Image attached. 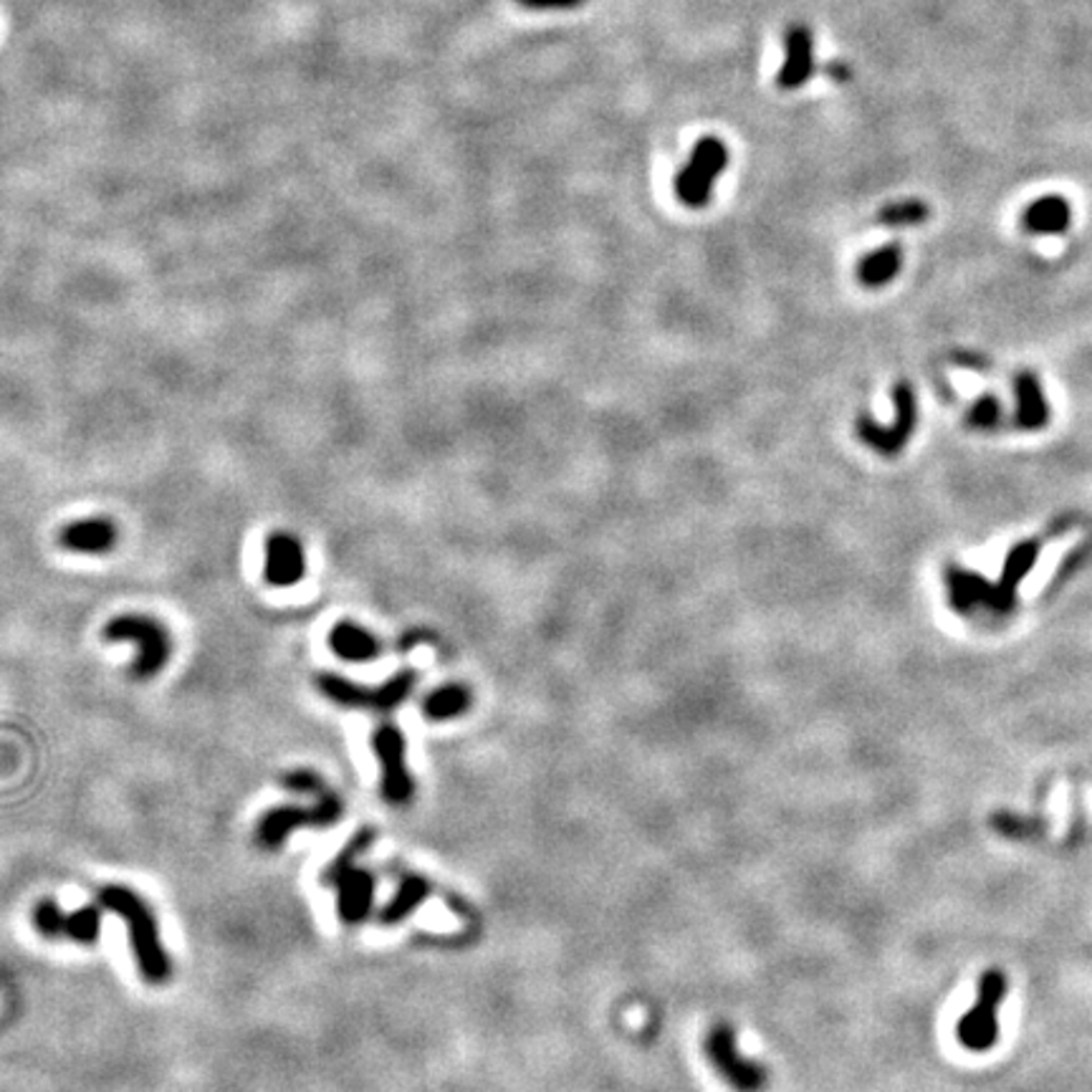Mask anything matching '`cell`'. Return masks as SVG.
Returning <instances> with one entry per match:
<instances>
[{"label": "cell", "instance_id": "obj_9", "mask_svg": "<svg viewBox=\"0 0 1092 1092\" xmlns=\"http://www.w3.org/2000/svg\"><path fill=\"white\" fill-rule=\"evenodd\" d=\"M892 402H896V420H892L890 425L875 423L867 415H860L858 418V436L862 443L887 458L898 456V453L908 445L918 423L916 390L910 387V382L901 380L892 387Z\"/></svg>", "mask_w": 1092, "mask_h": 1092}, {"label": "cell", "instance_id": "obj_27", "mask_svg": "<svg viewBox=\"0 0 1092 1092\" xmlns=\"http://www.w3.org/2000/svg\"><path fill=\"white\" fill-rule=\"evenodd\" d=\"M517 3L529 10H572L580 8L585 0H517Z\"/></svg>", "mask_w": 1092, "mask_h": 1092}, {"label": "cell", "instance_id": "obj_26", "mask_svg": "<svg viewBox=\"0 0 1092 1092\" xmlns=\"http://www.w3.org/2000/svg\"><path fill=\"white\" fill-rule=\"evenodd\" d=\"M284 784H287L291 792L312 794V797H319L321 792L329 790L324 781L316 777L314 772H309V769H296V772H289L287 777H284Z\"/></svg>", "mask_w": 1092, "mask_h": 1092}, {"label": "cell", "instance_id": "obj_3", "mask_svg": "<svg viewBox=\"0 0 1092 1092\" xmlns=\"http://www.w3.org/2000/svg\"><path fill=\"white\" fill-rule=\"evenodd\" d=\"M104 637L109 643L129 640L136 645V657L132 663L134 678H152L170 660V635L158 620L145 617V614H120V617L109 620L107 628H104Z\"/></svg>", "mask_w": 1092, "mask_h": 1092}, {"label": "cell", "instance_id": "obj_23", "mask_svg": "<svg viewBox=\"0 0 1092 1092\" xmlns=\"http://www.w3.org/2000/svg\"><path fill=\"white\" fill-rule=\"evenodd\" d=\"M99 930H102V910L97 905H84V908L66 916V939L77 943H94L99 939Z\"/></svg>", "mask_w": 1092, "mask_h": 1092}, {"label": "cell", "instance_id": "obj_17", "mask_svg": "<svg viewBox=\"0 0 1092 1092\" xmlns=\"http://www.w3.org/2000/svg\"><path fill=\"white\" fill-rule=\"evenodd\" d=\"M1072 210L1063 195H1045L1024 210V231L1040 235H1059L1070 228Z\"/></svg>", "mask_w": 1092, "mask_h": 1092}, {"label": "cell", "instance_id": "obj_13", "mask_svg": "<svg viewBox=\"0 0 1092 1092\" xmlns=\"http://www.w3.org/2000/svg\"><path fill=\"white\" fill-rule=\"evenodd\" d=\"M946 594L948 605L959 614H971L979 607L996 612V585L986 582L982 574L956 567V564L946 567Z\"/></svg>", "mask_w": 1092, "mask_h": 1092}, {"label": "cell", "instance_id": "obj_19", "mask_svg": "<svg viewBox=\"0 0 1092 1092\" xmlns=\"http://www.w3.org/2000/svg\"><path fill=\"white\" fill-rule=\"evenodd\" d=\"M901 266H903L901 246H896V244L883 246V248H878V251L867 253V256L860 260L858 278L862 281V287L880 289V287H885V284H890L892 278L901 273Z\"/></svg>", "mask_w": 1092, "mask_h": 1092}, {"label": "cell", "instance_id": "obj_12", "mask_svg": "<svg viewBox=\"0 0 1092 1092\" xmlns=\"http://www.w3.org/2000/svg\"><path fill=\"white\" fill-rule=\"evenodd\" d=\"M266 582L273 587H294L307 574V554L294 533H271L266 542Z\"/></svg>", "mask_w": 1092, "mask_h": 1092}, {"label": "cell", "instance_id": "obj_20", "mask_svg": "<svg viewBox=\"0 0 1092 1092\" xmlns=\"http://www.w3.org/2000/svg\"><path fill=\"white\" fill-rule=\"evenodd\" d=\"M427 896H430V883H427L425 878H420V875H405L400 887L395 890L393 901L384 905L380 921L384 926H395V923L405 921Z\"/></svg>", "mask_w": 1092, "mask_h": 1092}, {"label": "cell", "instance_id": "obj_6", "mask_svg": "<svg viewBox=\"0 0 1092 1092\" xmlns=\"http://www.w3.org/2000/svg\"><path fill=\"white\" fill-rule=\"evenodd\" d=\"M729 165V147L718 136H700L691 158L675 177V195L682 205L698 210L706 208L713 195V185Z\"/></svg>", "mask_w": 1092, "mask_h": 1092}, {"label": "cell", "instance_id": "obj_10", "mask_svg": "<svg viewBox=\"0 0 1092 1092\" xmlns=\"http://www.w3.org/2000/svg\"><path fill=\"white\" fill-rule=\"evenodd\" d=\"M372 747L382 766V797L395 806L407 804L415 794V781L405 761L407 743L402 731L395 723H380L372 736Z\"/></svg>", "mask_w": 1092, "mask_h": 1092}, {"label": "cell", "instance_id": "obj_1", "mask_svg": "<svg viewBox=\"0 0 1092 1092\" xmlns=\"http://www.w3.org/2000/svg\"><path fill=\"white\" fill-rule=\"evenodd\" d=\"M99 905L120 916L129 926V943H132V953L142 979L150 984H165L170 979L172 964L163 941H160L158 921H154L150 905L124 885L102 887Z\"/></svg>", "mask_w": 1092, "mask_h": 1092}, {"label": "cell", "instance_id": "obj_14", "mask_svg": "<svg viewBox=\"0 0 1092 1092\" xmlns=\"http://www.w3.org/2000/svg\"><path fill=\"white\" fill-rule=\"evenodd\" d=\"M1042 544L1037 539H1027V542L1016 544L1009 551L1007 560H1004L1002 576L996 582V612H1009L1016 602V587L1022 585V580L1034 569V564L1040 560Z\"/></svg>", "mask_w": 1092, "mask_h": 1092}, {"label": "cell", "instance_id": "obj_22", "mask_svg": "<svg viewBox=\"0 0 1092 1092\" xmlns=\"http://www.w3.org/2000/svg\"><path fill=\"white\" fill-rule=\"evenodd\" d=\"M930 208L923 201H896L878 210V223L885 228H910L926 223Z\"/></svg>", "mask_w": 1092, "mask_h": 1092}, {"label": "cell", "instance_id": "obj_5", "mask_svg": "<svg viewBox=\"0 0 1092 1092\" xmlns=\"http://www.w3.org/2000/svg\"><path fill=\"white\" fill-rule=\"evenodd\" d=\"M415 680H418V675H415L413 670H402V673H397L395 678L382 682V686L364 688V686H357V682L341 678V675L324 673L319 678V691L324 693L329 700H334V704L344 706V709H368V711L390 713L410 698V693H413V688H415Z\"/></svg>", "mask_w": 1092, "mask_h": 1092}, {"label": "cell", "instance_id": "obj_15", "mask_svg": "<svg viewBox=\"0 0 1092 1092\" xmlns=\"http://www.w3.org/2000/svg\"><path fill=\"white\" fill-rule=\"evenodd\" d=\"M59 542L74 554H107L117 544V526L111 519L71 521L59 533Z\"/></svg>", "mask_w": 1092, "mask_h": 1092}, {"label": "cell", "instance_id": "obj_16", "mask_svg": "<svg viewBox=\"0 0 1092 1092\" xmlns=\"http://www.w3.org/2000/svg\"><path fill=\"white\" fill-rule=\"evenodd\" d=\"M1016 393V425L1022 430H1042L1050 420V407H1047L1045 393H1042L1040 380L1032 372H1020L1014 377Z\"/></svg>", "mask_w": 1092, "mask_h": 1092}, {"label": "cell", "instance_id": "obj_2", "mask_svg": "<svg viewBox=\"0 0 1092 1092\" xmlns=\"http://www.w3.org/2000/svg\"><path fill=\"white\" fill-rule=\"evenodd\" d=\"M375 840L372 830H362L357 837H352L350 845L339 853V858L327 867L324 880L337 885V910L339 918L350 926L362 923L370 916L372 903H375V878L364 867L355 865V858L362 853L370 842Z\"/></svg>", "mask_w": 1092, "mask_h": 1092}, {"label": "cell", "instance_id": "obj_11", "mask_svg": "<svg viewBox=\"0 0 1092 1092\" xmlns=\"http://www.w3.org/2000/svg\"><path fill=\"white\" fill-rule=\"evenodd\" d=\"M815 74V36L804 23H794L784 34V64L777 74V86L784 91L802 89Z\"/></svg>", "mask_w": 1092, "mask_h": 1092}, {"label": "cell", "instance_id": "obj_21", "mask_svg": "<svg viewBox=\"0 0 1092 1092\" xmlns=\"http://www.w3.org/2000/svg\"><path fill=\"white\" fill-rule=\"evenodd\" d=\"M470 709V691L461 682H448L440 686L433 693H427L423 700V713L430 721H450V718L463 716Z\"/></svg>", "mask_w": 1092, "mask_h": 1092}, {"label": "cell", "instance_id": "obj_4", "mask_svg": "<svg viewBox=\"0 0 1092 1092\" xmlns=\"http://www.w3.org/2000/svg\"><path fill=\"white\" fill-rule=\"evenodd\" d=\"M1007 976L1002 969H989L979 984L976 1004L961 1016L956 1037L969 1052H986L999 1040V1007L1007 996Z\"/></svg>", "mask_w": 1092, "mask_h": 1092}, {"label": "cell", "instance_id": "obj_18", "mask_svg": "<svg viewBox=\"0 0 1092 1092\" xmlns=\"http://www.w3.org/2000/svg\"><path fill=\"white\" fill-rule=\"evenodd\" d=\"M329 645H332V650L341 660L350 663L372 660V657L380 655L382 650L380 640H377L370 630H364L362 625L357 623H350V620L334 625L332 635H329Z\"/></svg>", "mask_w": 1092, "mask_h": 1092}, {"label": "cell", "instance_id": "obj_24", "mask_svg": "<svg viewBox=\"0 0 1092 1092\" xmlns=\"http://www.w3.org/2000/svg\"><path fill=\"white\" fill-rule=\"evenodd\" d=\"M34 926L39 928V933L46 936V939H59V936H64L66 916L54 898H46V901L36 903Z\"/></svg>", "mask_w": 1092, "mask_h": 1092}, {"label": "cell", "instance_id": "obj_25", "mask_svg": "<svg viewBox=\"0 0 1092 1092\" xmlns=\"http://www.w3.org/2000/svg\"><path fill=\"white\" fill-rule=\"evenodd\" d=\"M1002 418V405L994 395H984L969 410V423L973 427H994Z\"/></svg>", "mask_w": 1092, "mask_h": 1092}, {"label": "cell", "instance_id": "obj_7", "mask_svg": "<svg viewBox=\"0 0 1092 1092\" xmlns=\"http://www.w3.org/2000/svg\"><path fill=\"white\" fill-rule=\"evenodd\" d=\"M341 817V802L334 792L324 790L316 797V804L312 806H273L271 812H266L260 817L256 840L260 847L276 849L278 845L287 842V837L299 827H327L334 824Z\"/></svg>", "mask_w": 1092, "mask_h": 1092}, {"label": "cell", "instance_id": "obj_8", "mask_svg": "<svg viewBox=\"0 0 1092 1092\" xmlns=\"http://www.w3.org/2000/svg\"><path fill=\"white\" fill-rule=\"evenodd\" d=\"M704 1050L709 1063L716 1067L718 1075H721L736 1092H761L766 1088V1067L743 1057L741 1050H738L736 1029L731 1027V1024H716V1027H711V1032L706 1034Z\"/></svg>", "mask_w": 1092, "mask_h": 1092}]
</instances>
